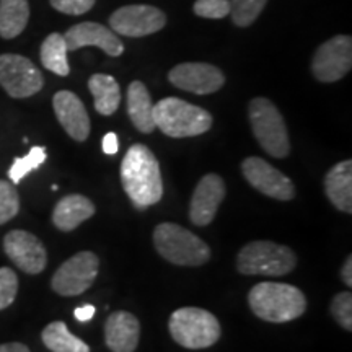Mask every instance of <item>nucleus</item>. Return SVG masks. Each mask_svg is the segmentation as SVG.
Masks as SVG:
<instances>
[{"label":"nucleus","mask_w":352,"mask_h":352,"mask_svg":"<svg viewBox=\"0 0 352 352\" xmlns=\"http://www.w3.org/2000/svg\"><path fill=\"white\" fill-rule=\"evenodd\" d=\"M121 182L134 208L147 209L164 196L160 165L157 157L142 144L132 145L121 164Z\"/></svg>","instance_id":"1"},{"label":"nucleus","mask_w":352,"mask_h":352,"mask_svg":"<svg viewBox=\"0 0 352 352\" xmlns=\"http://www.w3.org/2000/svg\"><path fill=\"white\" fill-rule=\"evenodd\" d=\"M250 308L258 318L270 323H287L307 310V298L296 285L284 283H259L248 294Z\"/></svg>","instance_id":"2"},{"label":"nucleus","mask_w":352,"mask_h":352,"mask_svg":"<svg viewBox=\"0 0 352 352\" xmlns=\"http://www.w3.org/2000/svg\"><path fill=\"white\" fill-rule=\"evenodd\" d=\"M153 121L165 135L175 139L196 138L212 127V116L209 111L175 96L153 104Z\"/></svg>","instance_id":"3"},{"label":"nucleus","mask_w":352,"mask_h":352,"mask_svg":"<svg viewBox=\"0 0 352 352\" xmlns=\"http://www.w3.org/2000/svg\"><path fill=\"white\" fill-rule=\"evenodd\" d=\"M153 245L162 258L176 266H202L210 259V248L204 240L171 222L155 227Z\"/></svg>","instance_id":"4"},{"label":"nucleus","mask_w":352,"mask_h":352,"mask_svg":"<svg viewBox=\"0 0 352 352\" xmlns=\"http://www.w3.org/2000/svg\"><path fill=\"white\" fill-rule=\"evenodd\" d=\"M297 256L289 246L256 240L236 256V270L245 276H284L296 270Z\"/></svg>","instance_id":"5"},{"label":"nucleus","mask_w":352,"mask_h":352,"mask_svg":"<svg viewBox=\"0 0 352 352\" xmlns=\"http://www.w3.org/2000/svg\"><path fill=\"white\" fill-rule=\"evenodd\" d=\"M170 334L186 349H206L220 338V323L210 311L197 307H183L171 314Z\"/></svg>","instance_id":"6"},{"label":"nucleus","mask_w":352,"mask_h":352,"mask_svg":"<svg viewBox=\"0 0 352 352\" xmlns=\"http://www.w3.org/2000/svg\"><path fill=\"white\" fill-rule=\"evenodd\" d=\"M248 116L254 138L264 152L276 158L287 157L290 153L289 131L276 104L267 98H254L250 101Z\"/></svg>","instance_id":"7"},{"label":"nucleus","mask_w":352,"mask_h":352,"mask_svg":"<svg viewBox=\"0 0 352 352\" xmlns=\"http://www.w3.org/2000/svg\"><path fill=\"white\" fill-rule=\"evenodd\" d=\"M100 261L94 252H80L59 266L51 279V287L63 297H76L94 285Z\"/></svg>","instance_id":"8"},{"label":"nucleus","mask_w":352,"mask_h":352,"mask_svg":"<svg viewBox=\"0 0 352 352\" xmlns=\"http://www.w3.org/2000/svg\"><path fill=\"white\" fill-rule=\"evenodd\" d=\"M0 87L12 98H30L44 87V77L28 57L20 54L0 56Z\"/></svg>","instance_id":"9"},{"label":"nucleus","mask_w":352,"mask_h":352,"mask_svg":"<svg viewBox=\"0 0 352 352\" xmlns=\"http://www.w3.org/2000/svg\"><path fill=\"white\" fill-rule=\"evenodd\" d=\"M352 67V38L338 34L324 41L316 50L311 60V72L315 78L323 83L341 80Z\"/></svg>","instance_id":"10"},{"label":"nucleus","mask_w":352,"mask_h":352,"mask_svg":"<svg viewBox=\"0 0 352 352\" xmlns=\"http://www.w3.org/2000/svg\"><path fill=\"white\" fill-rule=\"evenodd\" d=\"M166 15L153 6H126L109 16L114 33L127 38H142L164 30Z\"/></svg>","instance_id":"11"},{"label":"nucleus","mask_w":352,"mask_h":352,"mask_svg":"<svg viewBox=\"0 0 352 352\" xmlns=\"http://www.w3.org/2000/svg\"><path fill=\"white\" fill-rule=\"evenodd\" d=\"M245 179L254 189L277 201H290L296 196V188L289 176L274 168L259 157H248L241 164Z\"/></svg>","instance_id":"12"},{"label":"nucleus","mask_w":352,"mask_h":352,"mask_svg":"<svg viewBox=\"0 0 352 352\" xmlns=\"http://www.w3.org/2000/svg\"><path fill=\"white\" fill-rule=\"evenodd\" d=\"M168 80L179 90L196 95H210L223 87L226 76L212 64L184 63L170 70Z\"/></svg>","instance_id":"13"},{"label":"nucleus","mask_w":352,"mask_h":352,"mask_svg":"<svg viewBox=\"0 0 352 352\" xmlns=\"http://www.w3.org/2000/svg\"><path fill=\"white\" fill-rule=\"evenodd\" d=\"M3 250L16 267L26 274H39L47 264V252L33 233L25 230H12L3 239Z\"/></svg>","instance_id":"14"},{"label":"nucleus","mask_w":352,"mask_h":352,"mask_svg":"<svg viewBox=\"0 0 352 352\" xmlns=\"http://www.w3.org/2000/svg\"><path fill=\"white\" fill-rule=\"evenodd\" d=\"M226 182L222 176L209 173L202 176L192 192L189 204V219L197 227H206L215 219L219 206L226 199Z\"/></svg>","instance_id":"15"},{"label":"nucleus","mask_w":352,"mask_h":352,"mask_svg":"<svg viewBox=\"0 0 352 352\" xmlns=\"http://www.w3.org/2000/svg\"><path fill=\"white\" fill-rule=\"evenodd\" d=\"M64 39L69 51H77L85 46H98L111 57H118L124 52V44L118 38V34L107 26L94 21L74 25L65 32Z\"/></svg>","instance_id":"16"},{"label":"nucleus","mask_w":352,"mask_h":352,"mask_svg":"<svg viewBox=\"0 0 352 352\" xmlns=\"http://www.w3.org/2000/svg\"><path fill=\"white\" fill-rule=\"evenodd\" d=\"M52 108L59 124L70 138L77 142H85L90 135V118L82 100L72 91L60 90L52 98Z\"/></svg>","instance_id":"17"},{"label":"nucleus","mask_w":352,"mask_h":352,"mask_svg":"<svg viewBox=\"0 0 352 352\" xmlns=\"http://www.w3.org/2000/svg\"><path fill=\"white\" fill-rule=\"evenodd\" d=\"M140 338L138 316L129 311H114L104 323V341L113 352H134Z\"/></svg>","instance_id":"18"},{"label":"nucleus","mask_w":352,"mask_h":352,"mask_svg":"<svg viewBox=\"0 0 352 352\" xmlns=\"http://www.w3.org/2000/svg\"><path fill=\"white\" fill-rule=\"evenodd\" d=\"M95 214V204L82 195L65 196L52 210V223L60 232H72Z\"/></svg>","instance_id":"19"},{"label":"nucleus","mask_w":352,"mask_h":352,"mask_svg":"<svg viewBox=\"0 0 352 352\" xmlns=\"http://www.w3.org/2000/svg\"><path fill=\"white\" fill-rule=\"evenodd\" d=\"M324 191L331 204L341 212H352V162L334 165L324 178Z\"/></svg>","instance_id":"20"},{"label":"nucleus","mask_w":352,"mask_h":352,"mask_svg":"<svg viewBox=\"0 0 352 352\" xmlns=\"http://www.w3.org/2000/svg\"><path fill=\"white\" fill-rule=\"evenodd\" d=\"M127 114L135 129L144 134H152L157 129L153 121L152 96L142 82H132L127 88Z\"/></svg>","instance_id":"21"},{"label":"nucleus","mask_w":352,"mask_h":352,"mask_svg":"<svg viewBox=\"0 0 352 352\" xmlns=\"http://www.w3.org/2000/svg\"><path fill=\"white\" fill-rule=\"evenodd\" d=\"M88 90L94 95L95 109L103 116H111L121 103V88L116 78L104 74H95L88 80Z\"/></svg>","instance_id":"22"},{"label":"nucleus","mask_w":352,"mask_h":352,"mask_svg":"<svg viewBox=\"0 0 352 352\" xmlns=\"http://www.w3.org/2000/svg\"><path fill=\"white\" fill-rule=\"evenodd\" d=\"M28 20V0H0V38L13 39L20 36Z\"/></svg>","instance_id":"23"},{"label":"nucleus","mask_w":352,"mask_h":352,"mask_svg":"<svg viewBox=\"0 0 352 352\" xmlns=\"http://www.w3.org/2000/svg\"><path fill=\"white\" fill-rule=\"evenodd\" d=\"M41 340L51 352H90L87 342L74 336L64 321H52L43 329Z\"/></svg>","instance_id":"24"},{"label":"nucleus","mask_w":352,"mask_h":352,"mask_svg":"<svg viewBox=\"0 0 352 352\" xmlns=\"http://www.w3.org/2000/svg\"><path fill=\"white\" fill-rule=\"evenodd\" d=\"M67 44L64 34L51 33L41 44V63L47 70L59 77L69 76L70 67L67 60Z\"/></svg>","instance_id":"25"},{"label":"nucleus","mask_w":352,"mask_h":352,"mask_svg":"<svg viewBox=\"0 0 352 352\" xmlns=\"http://www.w3.org/2000/svg\"><path fill=\"white\" fill-rule=\"evenodd\" d=\"M267 0H230V16L240 28L253 25L266 7Z\"/></svg>","instance_id":"26"},{"label":"nucleus","mask_w":352,"mask_h":352,"mask_svg":"<svg viewBox=\"0 0 352 352\" xmlns=\"http://www.w3.org/2000/svg\"><path fill=\"white\" fill-rule=\"evenodd\" d=\"M44 162H46V148L33 147L25 157L15 158L10 170H8V178H10L13 184H19L26 175H30L32 171L39 168Z\"/></svg>","instance_id":"27"},{"label":"nucleus","mask_w":352,"mask_h":352,"mask_svg":"<svg viewBox=\"0 0 352 352\" xmlns=\"http://www.w3.org/2000/svg\"><path fill=\"white\" fill-rule=\"evenodd\" d=\"M20 212V196L13 183L0 179V226L10 222Z\"/></svg>","instance_id":"28"},{"label":"nucleus","mask_w":352,"mask_h":352,"mask_svg":"<svg viewBox=\"0 0 352 352\" xmlns=\"http://www.w3.org/2000/svg\"><path fill=\"white\" fill-rule=\"evenodd\" d=\"M19 294V277L10 267H0V310L15 302Z\"/></svg>","instance_id":"29"},{"label":"nucleus","mask_w":352,"mask_h":352,"mask_svg":"<svg viewBox=\"0 0 352 352\" xmlns=\"http://www.w3.org/2000/svg\"><path fill=\"white\" fill-rule=\"evenodd\" d=\"M192 10L201 19H226L230 15V0H196Z\"/></svg>","instance_id":"30"},{"label":"nucleus","mask_w":352,"mask_h":352,"mask_svg":"<svg viewBox=\"0 0 352 352\" xmlns=\"http://www.w3.org/2000/svg\"><path fill=\"white\" fill-rule=\"evenodd\" d=\"M333 318L341 324L346 331H352V296L351 292H341L331 302Z\"/></svg>","instance_id":"31"},{"label":"nucleus","mask_w":352,"mask_h":352,"mask_svg":"<svg viewBox=\"0 0 352 352\" xmlns=\"http://www.w3.org/2000/svg\"><path fill=\"white\" fill-rule=\"evenodd\" d=\"M52 8L65 15H83L91 10L96 0H50Z\"/></svg>","instance_id":"32"},{"label":"nucleus","mask_w":352,"mask_h":352,"mask_svg":"<svg viewBox=\"0 0 352 352\" xmlns=\"http://www.w3.org/2000/svg\"><path fill=\"white\" fill-rule=\"evenodd\" d=\"M103 152L107 155H116L118 151H120V144H118V135L114 132H108L107 135L103 138Z\"/></svg>","instance_id":"33"},{"label":"nucleus","mask_w":352,"mask_h":352,"mask_svg":"<svg viewBox=\"0 0 352 352\" xmlns=\"http://www.w3.org/2000/svg\"><path fill=\"white\" fill-rule=\"evenodd\" d=\"M95 314H96V308L94 305L78 307V308H76V311H74V315H76V318L80 321V323L90 321L95 316Z\"/></svg>","instance_id":"34"},{"label":"nucleus","mask_w":352,"mask_h":352,"mask_svg":"<svg viewBox=\"0 0 352 352\" xmlns=\"http://www.w3.org/2000/svg\"><path fill=\"white\" fill-rule=\"evenodd\" d=\"M341 277H342V283H344L347 287L352 285V258L347 256L344 266L341 270Z\"/></svg>","instance_id":"35"},{"label":"nucleus","mask_w":352,"mask_h":352,"mask_svg":"<svg viewBox=\"0 0 352 352\" xmlns=\"http://www.w3.org/2000/svg\"><path fill=\"white\" fill-rule=\"evenodd\" d=\"M0 352H30V349L21 342H7V344H0Z\"/></svg>","instance_id":"36"}]
</instances>
